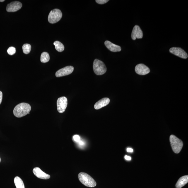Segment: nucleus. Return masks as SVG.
Masks as SVG:
<instances>
[{
	"label": "nucleus",
	"mask_w": 188,
	"mask_h": 188,
	"mask_svg": "<svg viewBox=\"0 0 188 188\" xmlns=\"http://www.w3.org/2000/svg\"><path fill=\"white\" fill-rule=\"evenodd\" d=\"M31 107L30 104L26 103H21L17 105L13 110V114L15 117L20 118L30 114Z\"/></svg>",
	"instance_id": "nucleus-1"
},
{
	"label": "nucleus",
	"mask_w": 188,
	"mask_h": 188,
	"mask_svg": "<svg viewBox=\"0 0 188 188\" xmlns=\"http://www.w3.org/2000/svg\"><path fill=\"white\" fill-rule=\"evenodd\" d=\"M78 178L80 182L87 187H93L97 185L95 180L89 175L85 172H80L78 174Z\"/></svg>",
	"instance_id": "nucleus-2"
},
{
	"label": "nucleus",
	"mask_w": 188,
	"mask_h": 188,
	"mask_svg": "<svg viewBox=\"0 0 188 188\" xmlns=\"http://www.w3.org/2000/svg\"><path fill=\"white\" fill-rule=\"evenodd\" d=\"M170 141L174 152L176 154L180 153L183 146L182 141L174 135L170 136Z\"/></svg>",
	"instance_id": "nucleus-3"
},
{
	"label": "nucleus",
	"mask_w": 188,
	"mask_h": 188,
	"mask_svg": "<svg viewBox=\"0 0 188 188\" xmlns=\"http://www.w3.org/2000/svg\"><path fill=\"white\" fill-rule=\"evenodd\" d=\"M93 69L94 72L98 75H103L107 71V68L104 63L97 59L94 61Z\"/></svg>",
	"instance_id": "nucleus-4"
},
{
	"label": "nucleus",
	"mask_w": 188,
	"mask_h": 188,
	"mask_svg": "<svg viewBox=\"0 0 188 188\" xmlns=\"http://www.w3.org/2000/svg\"><path fill=\"white\" fill-rule=\"evenodd\" d=\"M62 14L60 10L55 9L52 10L49 15L48 21L49 23L54 24L57 23L62 18Z\"/></svg>",
	"instance_id": "nucleus-5"
},
{
	"label": "nucleus",
	"mask_w": 188,
	"mask_h": 188,
	"mask_svg": "<svg viewBox=\"0 0 188 188\" xmlns=\"http://www.w3.org/2000/svg\"><path fill=\"white\" fill-rule=\"evenodd\" d=\"M68 104L67 98L65 97H60L57 101V110L60 113H64L65 111Z\"/></svg>",
	"instance_id": "nucleus-6"
},
{
	"label": "nucleus",
	"mask_w": 188,
	"mask_h": 188,
	"mask_svg": "<svg viewBox=\"0 0 188 188\" xmlns=\"http://www.w3.org/2000/svg\"><path fill=\"white\" fill-rule=\"evenodd\" d=\"M171 53L182 58H187L188 54L185 51L180 47H173L169 49Z\"/></svg>",
	"instance_id": "nucleus-7"
},
{
	"label": "nucleus",
	"mask_w": 188,
	"mask_h": 188,
	"mask_svg": "<svg viewBox=\"0 0 188 188\" xmlns=\"http://www.w3.org/2000/svg\"><path fill=\"white\" fill-rule=\"evenodd\" d=\"M73 70H74V68L73 66H66L56 71V76L58 78L67 76L72 73Z\"/></svg>",
	"instance_id": "nucleus-8"
},
{
	"label": "nucleus",
	"mask_w": 188,
	"mask_h": 188,
	"mask_svg": "<svg viewBox=\"0 0 188 188\" xmlns=\"http://www.w3.org/2000/svg\"><path fill=\"white\" fill-rule=\"evenodd\" d=\"M22 4L19 1H13L8 4L6 7V11L10 12H15L21 9Z\"/></svg>",
	"instance_id": "nucleus-9"
},
{
	"label": "nucleus",
	"mask_w": 188,
	"mask_h": 188,
	"mask_svg": "<svg viewBox=\"0 0 188 188\" xmlns=\"http://www.w3.org/2000/svg\"><path fill=\"white\" fill-rule=\"evenodd\" d=\"M135 70L137 74L141 75L148 74L150 71L149 68L142 64H137L136 66Z\"/></svg>",
	"instance_id": "nucleus-10"
},
{
	"label": "nucleus",
	"mask_w": 188,
	"mask_h": 188,
	"mask_svg": "<svg viewBox=\"0 0 188 188\" xmlns=\"http://www.w3.org/2000/svg\"><path fill=\"white\" fill-rule=\"evenodd\" d=\"M143 34L142 30L140 27L136 25L133 28L131 34V38L133 40H135L137 38L141 39L143 37Z\"/></svg>",
	"instance_id": "nucleus-11"
},
{
	"label": "nucleus",
	"mask_w": 188,
	"mask_h": 188,
	"mask_svg": "<svg viewBox=\"0 0 188 188\" xmlns=\"http://www.w3.org/2000/svg\"><path fill=\"white\" fill-rule=\"evenodd\" d=\"M34 175L39 178L48 179L50 178V176L43 172L38 167H36L33 170Z\"/></svg>",
	"instance_id": "nucleus-12"
},
{
	"label": "nucleus",
	"mask_w": 188,
	"mask_h": 188,
	"mask_svg": "<svg viewBox=\"0 0 188 188\" xmlns=\"http://www.w3.org/2000/svg\"><path fill=\"white\" fill-rule=\"evenodd\" d=\"M105 44L107 48L112 52H120L121 50L120 46L115 45L109 41H106Z\"/></svg>",
	"instance_id": "nucleus-13"
},
{
	"label": "nucleus",
	"mask_w": 188,
	"mask_h": 188,
	"mask_svg": "<svg viewBox=\"0 0 188 188\" xmlns=\"http://www.w3.org/2000/svg\"><path fill=\"white\" fill-rule=\"evenodd\" d=\"M110 102V99L108 98H102L95 104L94 108L96 109H100L108 105Z\"/></svg>",
	"instance_id": "nucleus-14"
},
{
	"label": "nucleus",
	"mask_w": 188,
	"mask_h": 188,
	"mask_svg": "<svg viewBox=\"0 0 188 188\" xmlns=\"http://www.w3.org/2000/svg\"><path fill=\"white\" fill-rule=\"evenodd\" d=\"M188 182V176H183L180 178L176 185V188H181L187 184Z\"/></svg>",
	"instance_id": "nucleus-15"
},
{
	"label": "nucleus",
	"mask_w": 188,
	"mask_h": 188,
	"mask_svg": "<svg viewBox=\"0 0 188 188\" xmlns=\"http://www.w3.org/2000/svg\"><path fill=\"white\" fill-rule=\"evenodd\" d=\"M14 182L16 188H25L23 181L18 176L15 177Z\"/></svg>",
	"instance_id": "nucleus-16"
},
{
	"label": "nucleus",
	"mask_w": 188,
	"mask_h": 188,
	"mask_svg": "<svg viewBox=\"0 0 188 188\" xmlns=\"http://www.w3.org/2000/svg\"><path fill=\"white\" fill-rule=\"evenodd\" d=\"M54 44L55 47L56 49L58 52H62L64 51V46L60 42L58 41H56L54 42Z\"/></svg>",
	"instance_id": "nucleus-17"
},
{
	"label": "nucleus",
	"mask_w": 188,
	"mask_h": 188,
	"mask_svg": "<svg viewBox=\"0 0 188 188\" xmlns=\"http://www.w3.org/2000/svg\"><path fill=\"white\" fill-rule=\"evenodd\" d=\"M50 57L48 53L47 52L42 53L40 56V61L42 63H47L49 60Z\"/></svg>",
	"instance_id": "nucleus-18"
},
{
	"label": "nucleus",
	"mask_w": 188,
	"mask_h": 188,
	"mask_svg": "<svg viewBox=\"0 0 188 188\" xmlns=\"http://www.w3.org/2000/svg\"><path fill=\"white\" fill-rule=\"evenodd\" d=\"M23 52L25 54H28L31 50V46L30 44H25L23 46Z\"/></svg>",
	"instance_id": "nucleus-19"
},
{
	"label": "nucleus",
	"mask_w": 188,
	"mask_h": 188,
	"mask_svg": "<svg viewBox=\"0 0 188 188\" xmlns=\"http://www.w3.org/2000/svg\"><path fill=\"white\" fill-rule=\"evenodd\" d=\"M7 52L10 55H13L16 53V49L13 47H10L8 49Z\"/></svg>",
	"instance_id": "nucleus-20"
},
{
	"label": "nucleus",
	"mask_w": 188,
	"mask_h": 188,
	"mask_svg": "<svg viewBox=\"0 0 188 188\" xmlns=\"http://www.w3.org/2000/svg\"><path fill=\"white\" fill-rule=\"evenodd\" d=\"M96 2L100 4H104L107 3L109 1L108 0H96Z\"/></svg>",
	"instance_id": "nucleus-21"
},
{
	"label": "nucleus",
	"mask_w": 188,
	"mask_h": 188,
	"mask_svg": "<svg viewBox=\"0 0 188 188\" xmlns=\"http://www.w3.org/2000/svg\"><path fill=\"white\" fill-rule=\"evenodd\" d=\"M73 140L76 142H78L80 141V137L78 135H75L73 136Z\"/></svg>",
	"instance_id": "nucleus-22"
},
{
	"label": "nucleus",
	"mask_w": 188,
	"mask_h": 188,
	"mask_svg": "<svg viewBox=\"0 0 188 188\" xmlns=\"http://www.w3.org/2000/svg\"><path fill=\"white\" fill-rule=\"evenodd\" d=\"M3 99V93L1 91H0V105L2 102Z\"/></svg>",
	"instance_id": "nucleus-23"
},
{
	"label": "nucleus",
	"mask_w": 188,
	"mask_h": 188,
	"mask_svg": "<svg viewBox=\"0 0 188 188\" xmlns=\"http://www.w3.org/2000/svg\"><path fill=\"white\" fill-rule=\"evenodd\" d=\"M125 158L126 160L130 161L131 160V158L130 156H127V155H126L124 157Z\"/></svg>",
	"instance_id": "nucleus-24"
},
{
	"label": "nucleus",
	"mask_w": 188,
	"mask_h": 188,
	"mask_svg": "<svg viewBox=\"0 0 188 188\" xmlns=\"http://www.w3.org/2000/svg\"><path fill=\"white\" fill-rule=\"evenodd\" d=\"M127 151L128 152L132 153L133 152V150L132 148H128L127 149Z\"/></svg>",
	"instance_id": "nucleus-25"
},
{
	"label": "nucleus",
	"mask_w": 188,
	"mask_h": 188,
	"mask_svg": "<svg viewBox=\"0 0 188 188\" xmlns=\"http://www.w3.org/2000/svg\"><path fill=\"white\" fill-rule=\"evenodd\" d=\"M5 0H0V2H3V1H4Z\"/></svg>",
	"instance_id": "nucleus-26"
},
{
	"label": "nucleus",
	"mask_w": 188,
	"mask_h": 188,
	"mask_svg": "<svg viewBox=\"0 0 188 188\" xmlns=\"http://www.w3.org/2000/svg\"><path fill=\"white\" fill-rule=\"evenodd\" d=\"M1 158H0V162H1Z\"/></svg>",
	"instance_id": "nucleus-27"
}]
</instances>
